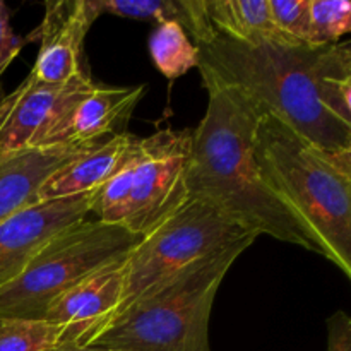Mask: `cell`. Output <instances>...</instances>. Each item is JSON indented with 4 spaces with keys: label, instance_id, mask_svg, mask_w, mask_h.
Listing matches in <instances>:
<instances>
[{
    "label": "cell",
    "instance_id": "obj_14",
    "mask_svg": "<svg viewBox=\"0 0 351 351\" xmlns=\"http://www.w3.org/2000/svg\"><path fill=\"white\" fill-rule=\"evenodd\" d=\"M136 136L113 134L84 154L55 170L38 191V202L91 194L119 171Z\"/></svg>",
    "mask_w": 351,
    "mask_h": 351
},
{
    "label": "cell",
    "instance_id": "obj_3",
    "mask_svg": "<svg viewBox=\"0 0 351 351\" xmlns=\"http://www.w3.org/2000/svg\"><path fill=\"white\" fill-rule=\"evenodd\" d=\"M261 173L319 256L351 278V154H332L264 112L254 132Z\"/></svg>",
    "mask_w": 351,
    "mask_h": 351
},
{
    "label": "cell",
    "instance_id": "obj_13",
    "mask_svg": "<svg viewBox=\"0 0 351 351\" xmlns=\"http://www.w3.org/2000/svg\"><path fill=\"white\" fill-rule=\"evenodd\" d=\"M101 141L74 146L29 147L0 156V223L38 204V191L47 178Z\"/></svg>",
    "mask_w": 351,
    "mask_h": 351
},
{
    "label": "cell",
    "instance_id": "obj_10",
    "mask_svg": "<svg viewBox=\"0 0 351 351\" xmlns=\"http://www.w3.org/2000/svg\"><path fill=\"white\" fill-rule=\"evenodd\" d=\"M91 194L38 202L0 223V287L24 269L41 245L89 215Z\"/></svg>",
    "mask_w": 351,
    "mask_h": 351
},
{
    "label": "cell",
    "instance_id": "obj_7",
    "mask_svg": "<svg viewBox=\"0 0 351 351\" xmlns=\"http://www.w3.org/2000/svg\"><path fill=\"white\" fill-rule=\"evenodd\" d=\"M191 146L192 130L171 127L134 139L122 228L144 237L187 201L185 173Z\"/></svg>",
    "mask_w": 351,
    "mask_h": 351
},
{
    "label": "cell",
    "instance_id": "obj_15",
    "mask_svg": "<svg viewBox=\"0 0 351 351\" xmlns=\"http://www.w3.org/2000/svg\"><path fill=\"white\" fill-rule=\"evenodd\" d=\"M206 14L218 36L243 45L293 47L278 31L269 0H206Z\"/></svg>",
    "mask_w": 351,
    "mask_h": 351
},
{
    "label": "cell",
    "instance_id": "obj_17",
    "mask_svg": "<svg viewBox=\"0 0 351 351\" xmlns=\"http://www.w3.org/2000/svg\"><path fill=\"white\" fill-rule=\"evenodd\" d=\"M149 53L167 79H178L199 67V50L175 21L156 24L149 38Z\"/></svg>",
    "mask_w": 351,
    "mask_h": 351
},
{
    "label": "cell",
    "instance_id": "obj_4",
    "mask_svg": "<svg viewBox=\"0 0 351 351\" xmlns=\"http://www.w3.org/2000/svg\"><path fill=\"white\" fill-rule=\"evenodd\" d=\"M257 237L195 261L110 322L89 346L122 351H211L209 319L219 285Z\"/></svg>",
    "mask_w": 351,
    "mask_h": 351
},
{
    "label": "cell",
    "instance_id": "obj_6",
    "mask_svg": "<svg viewBox=\"0 0 351 351\" xmlns=\"http://www.w3.org/2000/svg\"><path fill=\"white\" fill-rule=\"evenodd\" d=\"M245 237L256 235L230 221L213 206L189 197L163 223L141 237L127 254L123 290L112 321L192 263Z\"/></svg>",
    "mask_w": 351,
    "mask_h": 351
},
{
    "label": "cell",
    "instance_id": "obj_9",
    "mask_svg": "<svg viewBox=\"0 0 351 351\" xmlns=\"http://www.w3.org/2000/svg\"><path fill=\"white\" fill-rule=\"evenodd\" d=\"M125 257L93 273L51 304L43 319L62 329L58 348H86L108 326L123 290Z\"/></svg>",
    "mask_w": 351,
    "mask_h": 351
},
{
    "label": "cell",
    "instance_id": "obj_2",
    "mask_svg": "<svg viewBox=\"0 0 351 351\" xmlns=\"http://www.w3.org/2000/svg\"><path fill=\"white\" fill-rule=\"evenodd\" d=\"M329 47L243 45L216 36L197 45V69L202 81L237 88L261 113H274L321 149L351 154V125L332 117L319 99Z\"/></svg>",
    "mask_w": 351,
    "mask_h": 351
},
{
    "label": "cell",
    "instance_id": "obj_22",
    "mask_svg": "<svg viewBox=\"0 0 351 351\" xmlns=\"http://www.w3.org/2000/svg\"><path fill=\"white\" fill-rule=\"evenodd\" d=\"M328 351H351V317L345 311L328 319Z\"/></svg>",
    "mask_w": 351,
    "mask_h": 351
},
{
    "label": "cell",
    "instance_id": "obj_18",
    "mask_svg": "<svg viewBox=\"0 0 351 351\" xmlns=\"http://www.w3.org/2000/svg\"><path fill=\"white\" fill-rule=\"evenodd\" d=\"M60 341L62 329L45 319L0 321V351H50Z\"/></svg>",
    "mask_w": 351,
    "mask_h": 351
},
{
    "label": "cell",
    "instance_id": "obj_20",
    "mask_svg": "<svg viewBox=\"0 0 351 351\" xmlns=\"http://www.w3.org/2000/svg\"><path fill=\"white\" fill-rule=\"evenodd\" d=\"M269 10L278 31L293 47H308L311 41L308 0H269Z\"/></svg>",
    "mask_w": 351,
    "mask_h": 351
},
{
    "label": "cell",
    "instance_id": "obj_1",
    "mask_svg": "<svg viewBox=\"0 0 351 351\" xmlns=\"http://www.w3.org/2000/svg\"><path fill=\"white\" fill-rule=\"evenodd\" d=\"M209 101L192 130L185 187L187 195L218 209L252 235L319 254L287 206L274 195L261 173L254 153V132L261 112L232 86L202 81Z\"/></svg>",
    "mask_w": 351,
    "mask_h": 351
},
{
    "label": "cell",
    "instance_id": "obj_8",
    "mask_svg": "<svg viewBox=\"0 0 351 351\" xmlns=\"http://www.w3.org/2000/svg\"><path fill=\"white\" fill-rule=\"evenodd\" d=\"M96 84L88 74L60 84L27 75L0 101V156L29 149Z\"/></svg>",
    "mask_w": 351,
    "mask_h": 351
},
{
    "label": "cell",
    "instance_id": "obj_12",
    "mask_svg": "<svg viewBox=\"0 0 351 351\" xmlns=\"http://www.w3.org/2000/svg\"><path fill=\"white\" fill-rule=\"evenodd\" d=\"M146 86L105 88L96 86L79 99L57 125L51 127L34 147L91 144L119 134L137 103L146 95Z\"/></svg>",
    "mask_w": 351,
    "mask_h": 351
},
{
    "label": "cell",
    "instance_id": "obj_16",
    "mask_svg": "<svg viewBox=\"0 0 351 351\" xmlns=\"http://www.w3.org/2000/svg\"><path fill=\"white\" fill-rule=\"evenodd\" d=\"M95 7L98 16L112 14L154 24L175 21L191 33L195 47L218 36L206 14V0H95Z\"/></svg>",
    "mask_w": 351,
    "mask_h": 351
},
{
    "label": "cell",
    "instance_id": "obj_23",
    "mask_svg": "<svg viewBox=\"0 0 351 351\" xmlns=\"http://www.w3.org/2000/svg\"><path fill=\"white\" fill-rule=\"evenodd\" d=\"M50 351H122L113 348H101V346H86V348H55Z\"/></svg>",
    "mask_w": 351,
    "mask_h": 351
},
{
    "label": "cell",
    "instance_id": "obj_19",
    "mask_svg": "<svg viewBox=\"0 0 351 351\" xmlns=\"http://www.w3.org/2000/svg\"><path fill=\"white\" fill-rule=\"evenodd\" d=\"M311 48L339 43L351 31V3L348 0H308Z\"/></svg>",
    "mask_w": 351,
    "mask_h": 351
},
{
    "label": "cell",
    "instance_id": "obj_5",
    "mask_svg": "<svg viewBox=\"0 0 351 351\" xmlns=\"http://www.w3.org/2000/svg\"><path fill=\"white\" fill-rule=\"evenodd\" d=\"M139 240L122 226L98 219L64 230L41 245L14 280L0 287V321L43 319L65 291L125 257Z\"/></svg>",
    "mask_w": 351,
    "mask_h": 351
},
{
    "label": "cell",
    "instance_id": "obj_21",
    "mask_svg": "<svg viewBox=\"0 0 351 351\" xmlns=\"http://www.w3.org/2000/svg\"><path fill=\"white\" fill-rule=\"evenodd\" d=\"M21 48H23V40H19L10 27V10L0 0V75L19 55Z\"/></svg>",
    "mask_w": 351,
    "mask_h": 351
},
{
    "label": "cell",
    "instance_id": "obj_11",
    "mask_svg": "<svg viewBox=\"0 0 351 351\" xmlns=\"http://www.w3.org/2000/svg\"><path fill=\"white\" fill-rule=\"evenodd\" d=\"M98 17L95 0L48 2L43 23L34 33L41 45L29 74L50 84L88 74L82 67L84 40Z\"/></svg>",
    "mask_w": 351,
    "mask_h": 351
}]
</instances>
